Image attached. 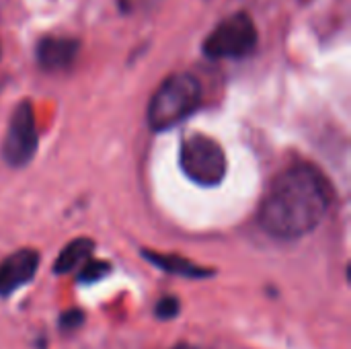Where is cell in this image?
<instances>
[{"label": "cell", "mask_w": 351, "mask_h": 349, "mask_svg": "<svg viewBox=\"0 0 351 349\" xmlns=\"http://www.w3.org/2000/svg\"><path fill=\"white\" fill-rule=\"evenodd\" d=\"M331 189L325 177L306 165L278 175L259 208L261 228L280 241H294L313 232L325 218Z\"/></svg>", "instance_id": "obj_1"}, {"label": "cell", "mask_w": 351, "mask_h": 349, "mask_svg": "<svg viewBox=\"0 0 351 349\" xmlns=\"http://www.w3.org/2000/svg\"><path fill=\"white\" fill-rule=\"evenodd\" d=\"M202 101V86L191 74L169 76L152 95L148 105V123L154 132H165L191 115Z\"/></svg>", "instance_id": "obj_2"}, {"label": "cell", "mask_w": 351, "mask_h": 349, "mask_svg": "<svg viewBox=\"0 0 351 349\" xmlns=\"http://www.w3.org/2000/svg\"><path fill=\"white\" fill-rule=\"evenodd\" d=\"M179 165L187 179L204 187H214L226 177V154L206 134H191L181 142Z\"/></svg>", "instance_id": "obj_3"}, {"label": "cell", "mask_w": 351, "mask_h": 349, "mask_svg": "<svg viewBox=\"0 0 351 349\" xmlns=\"http://www.w3.org/2000/svg\"><path fill=\"white\" fill-rule=\"evenodd\" d=\"M257 47V27L249 14L237 12L220 21L204 41V53L212 60H239Z\"/></svg>", "instance_id": "obj_4"}, {"label": "cell", "mask_w": 351, "mask_h": 349, "mask_svg": "<svg viewBox=\"0 0 351 349\" xmlns=\"http://www.w3.org/2000/svg\"><path fill=\"white\" fill-rule=\"evenodd\" d=\"M37 142H39V136H37L33 105L29 101H21L16 109L12 111L6 136L2 142V158L10 167L21 169L29 165V160L35 156Z\"/></svg>", "instance_id": "obj_5"}, {"label": "cell", "mask_w": 351, "mask_h": 349, "mask_svg": "<svg viewBox=\"0 0 351 349\" xmlns=\"http://www.w3.org/2000/svg\"><path fill=\"white\" fill-rule=\"evenodd\" d=\"M39 255L33 249H21L0 263V296H8L29 284L37 272Z\"/></svg>", "instance_id": "obj_6"}, {"label": "cell", "mask_w": 351, "mask_h": 349, "mask_svg": "<svg viewBox=\"0 0 351 349\" xmlns=\"http://www.w3.org/2000/svg\"><path fill=\"white\" fill-rule=\"evenodd\" d=\"M78 47H80L78 41L72 37H60V35L43 37L37 43V62L41 68L51 72L66 70L76 60Z\"/></svg>", "instance_id": "obj_7"}, {"label": "cell", "mask_w": 351, "mask_h": 349, "mask_svg": "<svg viewBox=\"0 0 351 349\" xmlns=\"http://www.w3.org/2000/svg\"><path fill=\"white\" fill-rule=\"evenodd\" d=\"M93 249H95V243L90 239H74L72 243H68L62 249L60 257L53 261V272L56 274H70L72 269L82 267L90 259Z\"/></svg>", "instance_id": "obj_8"}, {"label": "cell", "mask_w": 351, "mask_h": 349, "mask_svg": "<svg viewBox=\"0 0 351 349\" xmlns=\"http://www.w3.org/2000/svg\"><path fill=\"white\" fill-rule=\"evenodd\" d=\"M144 257L152 265H156L158 269L169 272V274H175V276H183V278H206V276H212V272H208L206 267L195 265L193 261H189L185 257L160 255V253H150V251H144Z\"/></svg>", "instance_id": "obj_9"}, {"label": "cell", "mask_w": 351, "mask_h": 349, "mask_svg": "<svg viewBox=\"0 0 351 349\" xmlns=\"http://www.w3.org/2000/svg\"><path fill=\"white\" fill-rule=\"evenodd\" d=\"M107 272H109V263L88 259V261L82 265L80 274H78V282H80V284H95V282H99Z\"/></svg>", "instance_id": "obj_10"}, {"label": "cell", "mask_w": 351, "mask_h": 349, "mask_svg": "<svg viewBox=\"0 0 351 349\" xmlns=\"http://www.w3.org/2000/svg\"><path fill=\"white\" fill-rule=\"evenodd\" d=\"M179 309H181V304H179V300L175 296H165L162 300L156 302L154 313H156L158 319L169 321V319H175L179 315Z\"/></svg>", "instance_id": "obj_11"}, {"label": "cell", "mask_w": 351, "mask_h": 349, "mask_svg": "<svg viewBox=\"0 0 351 349\" xmlns=\"http://www.w3.org/2000/svg\"><path fill=\"white\" fill-rule=\"evenodd\" d=\"M82 323H84V315H82L80 311H68V313H64L62 319H60V327H62L64 331H74V329L80 327Z\"/></svg>", "instance_id": "obj_12"}, {"label": "cell", "mask_w": 351, "mask_h": 349, "mask_svg": "<svg viewBox=\"0 0 351 349\" xmlns=\"http://www.w3.org/2000/svg\"><path fill=\"white\" fill-rule=\"evenodd\" d=\"M160 0H119V6L125 10V12H136V10H146V8H152L156 6Z\"/></svg>", "instance_id": "obj_13"}, {"label": "cell", "mask_w": 351, "mask_h": 349, "mask_svg": "<svg viewBox=\"0 0 351 349\" xmlns=\"http://www.w3.org/2000/svg\"><path fill=\"white\" fill-rule=\"evenodd\" d=\"M173 349H206V348H202V346H193V344H179V346H175Z\"/></svg>", "instance_id": "obj_14"}]
</instances>
